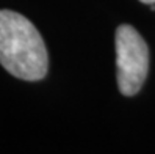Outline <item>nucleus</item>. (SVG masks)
<instances>
[{"mask_svg":"<svg viewBox=\"0 0 155 154\" xmlns=\"http://www.w3.org/2000/svg\"><path fill=\"white\" fill-rule=\"evenodd\" d=\"M0 65L28 82L44 79L49 69L42 36L25 16L11 10H0Z\"/></svg>","mask_w":155,"mask_h":154,"instance_id":"obj_1","label":"nucleus"},{"mask_svg":"<svg viewBox=\"0 0 155 154\" xmlns=\"http://www.w3.org/2000/svg\"><path fill=\"white\" fill-rule=\"evenodd\" d=\"M117 87L124 96L141 90L149 72V47L132 25H119L116 30Z\"/></svg>","mask_w":155,"mask_h":154,"instance_id":"obj_2","label":"nucleus"},{"mask_svg":"<svg viewBox=\"0 0 155 154\" xmlns=\"http://www.w3.org/2000/svg\"><path fill=\"white\" fill-rule=\"evenodd\" d=\"M140 2H143V3H147V5H152V3H155V0H140Z\"/></svg>","mask_w":155,"mask_h":154,"instance_id":"obj_3","label":"nucleus"}]
</instances>
